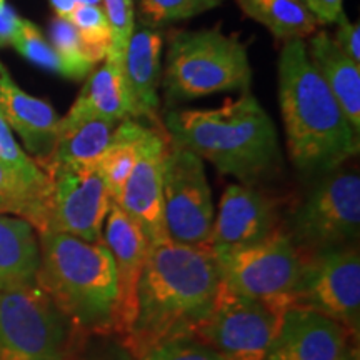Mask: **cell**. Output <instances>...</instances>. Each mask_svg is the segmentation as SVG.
<instances>
[{"instance_id":"6da1fadb","label":"cell","mask_w":360,"mask_h":360,"mask_svg":"<svg viewBox=\"0 0 360 360\" xmlns=\"http://www.w3.org/2000/svg\"><path fill=\"white\" fill-rule=\"evenodd\" d=\"M222 287L217 260L207 245H150L139 283L137 317L120 340L135 359L157 345L191 339L212 310Z\"/></svg>"},{"instance_id":"7a4b0ae2","label":"cell","mask_w":360,"mask_h":360,"mask_svg":"<svg viewBox=\"0 0 360 360\" xmlns=\"http://www.w3.org/2000/svg\"><path fill=\"white\" fill-rule=\"evenodd\" d=\"M281 103L290 160L302 172H328L359 154V135L310 64L304 39L287 40L278 58Z\"/></svg>"},{"instance_id":"3957f363","label":"cell","mask_w":360,"mask_h":360,"mask_svg":"<svg viewBox=\"0 0 360 360\" xmlns=\"http://www.w3.org/2000/svg\"><path fill=\"white\" fill-rule=\"evenodd\" d=\"M165 132L174 143L245 186L281 165L276 125L249 89L219 109L170 112Z\"/></svg>"},{"instance_id":"277c9868","label":"cell","mask_w":360,"mask_h":360,"mask_svg":"<svg viewBox=\"0 0 360 360\" xmlns=\"http://www.w3.org/2000/svg\"><path fill=\"white\" fill-rule=\"evenodd\" d=\"M37 283L84 334H110L117 307L115 264L105 242L39 233Z\"/></svg>"},{"instance_id":"5b68a950","label":"cell","mask_w":360,"mask_h":360,"mask_svg":"<svg viewBox=\"0 0 360 360\" xmlns=\"http://www.w3.org/2000/svg\"><path fill=\"white\" fill-rule=\"evenodd\" d=\"M247 45L236 35L209 30H175L169 35L164 90L170 101H187L225 90L249 89Z\"/></svg>"},{"instance_id":"8992f818","label":"cell","mask_w":360,"mask_h":360,"mask_svg":"<svg viewBox=\"0 0 360 360\" xmlns=\"http://www.w3.org/2000/svg\"><path fill=\"white\" fill-rule=\"evenodd\" d=\"M75 332L37 281L0 290V360H65Z\"/></svg>"},{"instance_id":"52a82bcc","label":"cell","mask_w":360,"mask_h":360,"mask_svg":"<svg viewBox=\"0 0 360 360\" xmlns=\"http://www.w3.org/2000/svg\"><path fill=\"white\" fill-rule=\"evenodd\" d=\"M214 257L224 289L290 309L304 252L294 244L289 232L278 229L254 244L214 252Z\"/></svg>"},{"instance_id":"ba28073f","label":"cell","mask_w":360,"mask_h":360,"mask_svg":"<svg viewBox=\"0 0 360 360\" xmlns=\"http://www.w3.org/2000/svg\"><path fill=\"white\" fill-rule=\"evenodd\" d=\"M290 309L321 314L359 335L360 255L357 245L345 244L317 252H304L299 281L292 292Z\"/></svg>"},{"instance_id":"9c48e42d","label":"cell","mask_w":360,"mask_h":360,"mask_svg":"<svg viewBox=\"0 0 360 360\" xmlns=\"http://www.w3.org/2000/svg\"><path fill=\"white\" fill-rule=\"evenodd\" d=\"M287 310L281 304L242 297L220 287L212 310L191 339L215 349L225 360H264Z\"/></svg>"},{"instance_id":"30bf717a","label":"cell","mask_w":360,"mask_h":360,"mask_svg":"<svg viewBox=\"0 0 360 360\" xmlns=\"http://www.w3.org/2000/svg\"><path fill=\"white\" fill-rule=\"evenodd\" d=\"M42 232L67 233L87 242L102 240L110 195L96 164L49 165Z\"/></svg>"},{"instance_id":"8fae6325","label":"cell","mask_w":360,"mask_h":360,"mask_svg":"<svg viewBox=\"0 0 360 360\" xmlns=\"http://www.w3.org/2000/svg\"><path fill=\"white\" fill-rule=\"evenodd\" d=\"M162 192L169 240L207 245L215 212L204 160L170 139L162 170Z\"/></svg>"},{"instance_id":"7c38bea8","label":"cell","mask_w":360,"mask_h":360,"mask_svg":"<svg viewBox=\"0 0 360 360\" xmlns=\"http://www.w3.org/2000/svg\"><path fill=\"white\" fill-rule=\"evenodd\" d=\"M360 231V177L355 170L323 179L294 215L290 237L302 252L354 244Z\"/></svg>"},{"instance_id":"4fadbf2b","label":"cell","mask_w":360,"mask_h":360,"mask_svg":"<svg viewBox=\"0 0 360 360\" xmlns=\"http://www.w3.org/2000/svg\"><path fill=\"white\" fill-rule=\"evenodd\" d=\"M167 148L169 135L165 130L146 129L139 159L117 204L139 225L150 245L169 242L162 192V170Z\"/></svg>"},{"instance_id":"5bb4252c","label":"cell","mask_w":360,"mask_h":360,"mask_svg":"<svg viewBox=\"0 0 360 360\" xmlns=\"http://www.w3.org/2000/svg\"><path fill=\"white\" fill-rule=\"evenodd\" d=\"M102 240L114 257L119 289L112 334L119 337V340H124L132 330L137 317L139 283L146 267L150 242L139 225L114 202L110 204L103 224Z\"/></svg>"},{"instance_id":"9a60e30c","label":"cell","mask_w":360,"mask_h":360,"mask_svg":"<svg viewBox=\"0 0 360 360\" xmlns=\"http://www.w3.org/2000/svg\"><path fill=\"white\" fill-rule=\"evenodd\" d=\"M278 202L254 186L236 184L225 188L217 217L207 242L212 252L237 249L278 231Z\"/></svg>"},{"instance_id":"2e32d148","label":"cell","mask_w":360,"mask_h":360,"mask_svg":"<svg viewBox=\"0 0 360 360\" xmlns=\"http://www.w3.org/2000/svg\"><path fill=\"white\" fill-rule=\"evenodd\" d=\"M344 326L321 314L289 309L264 360H345L354 347Z\"/></svg>"},{"instance_id":"e0dca14e","label":"cell","mask_w":360,"mask_h":360,"mask_svg":"<svg viewBox=\"0 0 360 360\" xmlns=\"http://www.w3.org/2000/svg\"><path fill=\"white\" fill-rule=\"evenodd\" d=\"M0 110L12 132L22 139L32 159L39 164L53 152L58 137L60 117L49 102L35 98L13 82L0 62Z\"/></svg>"},{"instance_id":"ac0fdd59","label":"cell","mask_w":360,"mask_h":360,"mask_svg":"<svg viewBox=\"0 0 360 360\" xmlns=\"http://www.w3.org/2000/svg\"><path fill=\"white\" fill-rule=\"evenodd\" d=\"M162 47H164V39L155 29L135 25L124 57V77L130 103V119H147L159 129Z\"/></svg>"},{"instance_id":"d6986e66","label":"cell","mask_w":360,"mask_h":360,"mask_svg":"<svg viewBox=\"0 0 360 360\" xmlns=\"http://www.w3.org/2000/svg\"><path fill=\"white\" fill-rule=\"evenodd\" d=\"M89 119H105L112 122L130 119L122 58L107 56L101 69L87 79L70 110L60 117L58 132Z\"/></svg>"},{"instance_id":"ffe728a7","label":"cell","mask_w":360,"mask_h":360,"mask_svg":"<svg viewBox=\"0 0 360 360\" xmlns=\"http://www.w3.org/2000/svg\"><path fill=\"white\" fill-rule=\"evenodd\" d=\"M307 56L310 64L321 74L323 82L334 94L345 119L355 134H360V64L334 42L327 32L312 34Z\"/></svg>"},{"instance_id":"44dd1931","label":"cell","mask_w":360,"mask_h":360,"mask_svg":"<svg viewBox=\"0 0 360 360\" xmlns=\"http://www.w3.org/2000/svg\"><path fill=\"white\" fill-rule=\"evenodd\" d=\"M40 245L27 220L0 215V290L37 281Z\"/></svg>"},{"instance_id":"7402d4cb","label":"cell","mask_w":360,"mask_h":360,"mask_svg":"<svg viewBox=\"0 0 360 360\" xmlns=\"http://www.w3.org/2000/svg\"><path fill=\"white\" fill-rule=\"evenodd\" d=\"M146 129V125L139 124L134 119L122 120L117 125L110 143L96 162L98 174L102 175L107 192L114 204L120 202L125 184H127L135 162L139 159V150H141V142Z\"/></svg>"},{"instance_id":"603a6c76","label":"cell","mask_w":360,"mask_h":360,"mask_svg":"<svg viewBox=\"0 0 360 360\" xmlns=\"http://www.w3.org/2000/svg\"><path fill=\"white\" fill-rule=\"evenodd\" d=\"M105 119H89L60 130L53 152L47 160L39 164L40 169L64 164H96L102 152L110 143L117 125Z\"/></svg>"},{"instance_id":"cb8c5ba5","label":"cell","mask_w":360,"mask_h":360,"mask_svg":"<svg viewBox=\"0 0 360 360\" xmlns=\"http://www.w3.org/2000/svg\"><path fill=\"white\" fill-rule=\"evenodd\" d=\"M236 4L277 39H304L317 29V20L304 0H236Z\"/></svg>"},{"instance_id":"d4e9b609","label":"cell","mask_w":360,"mask_h":360,"mask_svg":"<svg viewBox=\"0 0 360 360\" xmlns=\"http://www.w3.org/2000/svg\"><path fill=\"white\" fill-rule=\"evenodd\" d=\"M47 193H42L17 179L0 165V215L13 214L40 232L44 227V210Z\"/></svg>"},{"instance_id":"484cf974","label":"cell","mask_w":360,"mask_h":360,"mask_svg":"<svg viewBox=\"0 0 360 360\" xmlns=\"http://www.w3.org/2000/svg\"><path fill=\"white\" fill-rule=\"evenodd\" d=\"M51 39L53 51L60 58L64 77L80 80L92 74L96 65L89 58L79 32L69 20L56 17L51 24Z\"/></svg>"},{"instance_id":"4316f807","label":"cell","mask_w":360,"mask_h":360,"mask_svg":"<svg viewBox=\"0 0 360 360\" xmlns=\"http://www.w3.org/2000/svg\"><path fill=\"white\" fill-rule=\"evenodd\" d=\"M69 20L82 40L85 52L94 65L103 62L112 47V30L105 12L97 6H77Z\"/></svg>"},{"instance_id":"83f0119b","label":"cell","mask_w":360,"mask_h":360,"mask_svg":"<svg viewBox=\"0 0 360 360\" xmlns=\"http://www.w3.org/2000/svg\"><path fill=\"white\" fill-rule=\"evenodd\" d=\"M0 165L35 191L42 193L49 192L47 174L39 167L32 157L22 150L2 110H0Z\"/></svg>"},{"instance_id":"f1b7e54d","label":"cell","mask_w":360,"mask_h":360,"mask_svg":"<svg viewBox=\"0 0 360 360\" xmlns=\"http://www.w3.org/2000/svg\"><path fill=\"white\" fill-rule=\"evenodd\" d=\"M225 0H137L139 17L146 27L191 19L222 6Z\"/></svg>"},{"instance_id":"f546056e","label":"cell","mask_w":360,"mask_h":360,"mask_svg":"<svg viewBox=\"0 0 360 360\" xmlns=\"http://www.w3.org/2000/svg\"><path fill=\"white\" fill-rule=\"evenodd\" d=\"M12 45L17 49L20 56L29 58L30 62L44 67V69L58 72L62 75L60 58H58L57 52L53 51L52 44L47 42V39L40 32L39 27L32 24V22L22 19V24L19 30H17Z\"/></svg>"},{"instance_id":"4dcf8cb0","label":"cell","mask_w":360,"mask_h":360,"mask_svg":"<svg viewBox=\"0 0 360 360\" xmlns=\"http://www.w3.org/2000/svg\"><path fill=\"white\" fill-rule=\"evenodd\" d=\"M102 4L112 30L109 56L124 60L129 40L135 29V2L134 0H102Z\"/></svg>"},{"instance_id":"1f68e13d","label":"cell","mask_w":360,"mask_h":360,"mask_svg":"<svg viewBox=\"0 0 360 360\" xmlns=\"http://www.w3.org/2000/svg\"><path fill=\"white\" fill-rule=\"evenodd\" d=\"M139 360H225L217 350L195 339H177L157 345Z\"/></svg>"},{"instance_id":"d6a6232c","label":"cell","mask_w":360,"mask_h":360,"mask_svg":"<svg viewBox=\"0 0 360 360\" xmlns=\"http://www.w3.org/2000/svg\"><path fill=\"white\" fill-rule=\"evenodd\" d=\"M97 339L87 342L79 352V360H137L119 339L109 334H96Z\"/></svg>"},{"instance_id":"836d02e7","label":"cell","mask_w":360,"mask_h":360,"mask_svg":"<svg viewBox=\"0 0 360 360\" xmlns=\"http://www.w3.org/2000/svg\"><path fill=\"white\" fill-rule=\"evenodd\" d=\"M337 32L334 42L344 51L345 56H349L355 64H360V27L359 24H352L342 12L337 19Z\"/></svg>"},{"instance_id":"e575fe53","label":"cell","mask_w":360,"mask_h":360,"mask_svg":"<svg viewBox=\"0 0 360 360\" xmlns=\"http://www.w3.org/2000/svg\"><path fill=\"white\" fill-rule=\"evenodd\" d=\"M305 7L315 17L317 24H335L344 8L342 0H304Z\"/></svg>"},{"instance_id":"d590c367","label":"cell","mask_w":360,"mask_h":360,"mask_svg":"<svg viewBox=\"0 0 360 360\" xmlns=\"http://www.w3.org/2000/svg\"><path fill=\"white\" fill-rule=\"evenodd\" d=\"M20 24L22 19L12 7H8L7 4L0 6V47L12 45Z\"/></svg>"},{"instance_id":"8d00e7d4","label":"cell","mask_w":360,"mask_h":360,"mask_svg":"<svg viewBox=\"0 0 360 360\" xmlns=\"http://www.w3.org/2000/svg\"><path fill=\"white\" fill-rule=\"evenodd\" d=\"M51 4L57 13V17H60V19H69L70 13L79 6L75 0H51Z\"/></svg>"},{"instance_id":"74e56055","label":"cell","mask_w":360,"mask_h":360,"mask_svg":"<svg viewBox=\"0 0 360 360\" xmlns=\"http://www.w3.org/2000/svg\"><path fill=\"white\" fill-rule=\"evenodd\" d=\"M75 2L79 4V6H101L102 0H75Z\"/></svg>"},{"instance_id":"f35d334b","label":"cell","mask_w":360,"mask_h":360,"mask_svg":"<svg viewBox=\"0 0 360 360\" xmlns=\"http://www.w3.org/2000/svg\"><path fill=\"white\" fill-rule=\"evenodd\" d=\"M345 360H359V349L355 347V349H352L349 352V355H347V359Z\"/></svg>"},{"instance_id":"ab89813d","label":"cell","mask_w":360,"mask_h":360,"mask_svg":"<svg viewBox=\"0 0 360 360\" xmlns=\"http://www.w3.org/2000/svg\"><path fill=\"white\" fill-rule=\"evenodd\" d=\"M65 360H79V350L74 349V352H72Z\"/></svg>"},{"instance_id":"60d3db41","label":"cell","mask_w":360,"mask_h":360,"mask_svg":"<svg viewBox=\"0 0 360 360\" xmlns=\"http://www.w3.org/2000/svg\"><path fill=\"white\" fill-rule=\"evenodd\" d=\"M4 4H6V0H0V6H4Z\"/></svg>"}]
</instances>
